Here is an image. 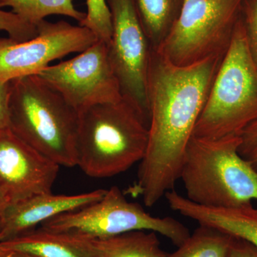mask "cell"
<instances>
[{"label":"cell","instance_id":"6da1fadb","mask_svg":"<svg viewBox=\"0 0 257 257\" xmlns=\"http://www.w3.org/2000/svg\"><path fill=\"white\" fill-rule=\"evenodd\" d=\"M224 56L179 67L152 49L147 82L148 145L138 180L128 189L147 207L155 205L179 179L186 150Z\"/></svg>","mask_w":257,"mask_h":257},{"label":"cell","instance_id":"7a4b0ae2","mask_svg":"<svg viewBox=\"0 0 257 257\" xmlns=\"http://www.w3.org/2000/svg\"><path fill=\"white\" fill-rule=\"evenodd\" d=\"M79 117L77 166L89 177L119 175L145 157L148 121L123 96L82 109Z\"/></svg>","mask_w":257,"mask_h":257},{"label":"cell","instance_id":"3957f363","mask_svg":"<svg viewBox=\"0 0 257 257\" xmlns=\"http://www.w3.org/2000/svg\"><path fill=\"white\" fill-rule=\"evenodd\" d=\"M9 128L60 166H77L79 111L37 75L10 82Z\"/></svg>","mask_w":257,"mask_h":257},{"label":"cell","instance_id":"277c9868","mask_svg":"<svg viewBox=\"0 0 257 257\" xmlns=\"http://www.w3.org/2000/svg\"><path fill=\"white\" fill-rule=\"evenodd\" d=\"M240 143L239 136L192 137L179 177L189 200L216 208L244 207L257 200V171L239 155Z\"/></svg>","mask_w":257,"mask_h":257},{"label":"cell","instance_id":"5b68a950","mask_svg":"<svg viewBox=\"0 0 257 257\" xmlns=\"http://www.w3.org/2000/svg\"><path fill=\"white\" fill-rule=\"evenodd\" d=\"M257 120V66L241 17L223 57L193 137L239 136Z\"/></svg>","mask_w":257,"mask_h":257},{"label":"cell","instance_id":"8992f818","mask_svg":"<svg viewBox=\"0 0 257 257\" xmlns=\"http://www.w3.org/2000/svg\"><path fill=\"white\" fill-rule=\"evenodd\" d=\"M244 0H183L170 31L153 48L170 63L192 65L224 55Z\"/></svg>","mask_w":257,"mask_h":257},{"label":"cell","instance_id":"52a82bcc","mask_svg":"<svg viewBox=\"0 0 257 257\" xmlns=\"http://www.w3.org/2000/svg\"><path fill=\"white\" fill-rule=\"evenodd\" d=\"M40 228L52 232L94 238L151 231L165 236L177 246L191 234L188 228L177 219L152 216L138 203L128 202L115 186L106 190L99 200L56 216L42 223Z\"/></svg>","mask_w":257,"mask_h":257},{"label":"cell","instance_id":"ba28073f","mask_svg":"<svg viewBox=\"0 0 257 257\" xmlns=\"http://www.w3.org/2000/svg\"><path fill=\"white\" fill-rule=\"evenodd\" d=\"M112 34L109 59L123 97L150 121L147 82L152 47L144 30L135 0H106Z\"/></svg>","mask_w":257,"mask_h":257},{"label":"cell","instance_id":"9c48e42d","mask_svg":"<svg viewBox=\"0 0 257 257\" xmlns=\"http://www.w3.org/2000/svg\"><path fill=\"white\" fill-rule=\"evenodd\" d=\"M37 76L78 111L122 99L107 45L99 40L74 58L49 66Z\"/></svg>","mask_w":257,"mask_h":257},{"label":"cell","instance_id":"30bf717a","mask_svg":"<svg viewBox=\"0 0 257 257\" xmlns=\"http://www.w3.org/2000/svg\"><path fill=\"white\" fill-rule=\"evenodd\" d=\"M36 27L37 36L27 41L0 38V80L37 75L53 61L80 53L98 40L89 29L65 21L45 20Z\"/></svg>","mask_w":257,"mask_h":257},{"label":"cell","instance_id":"8fae6325","mask_svg":"<svg viewBox=\"0 0 257 257\" xmlns=\"http://www.w3.org/2000/svg\"><path fill=\"white\" fill-rule=\"evenodd\" d=\"M60 167L10 128L0 130V187L9 205L52 192Z\"/></svg>","mask_w":257,"mask_h":257},{"label":"cell","instance_id":"7c38bea8","mask_svg":"<svg viewBox=\"0 0 257 257\" xmlns=\"http://www.w3.org/2000/svg\"><path fill=\"white\" fill-rule=\"evenodd\" d=\"M106 189L76 195L38 194L10 204L5 212L4 224L0 231V243L35 229L37 226L56 216L77 210L99 200Z\"/></svg>","mask_w":257,"mask_h":257},{"label":"cell","instance_id":"4fadbf2b","mask_svg":"<svg viewBox=\"0 0 257 257\" xmlns=\"http://www.w3.org/2000/svg\"><path fill=\"white\" fill-rule=\"evenodd\" d=\"M167 200L171 209L197 221L199 225L245 240L257 248V208L252 204L236 208L204 207L175 191L167 194Z\"/></svg>","mask_w":257,"mask_h":257},{"label":"cell","instance_id":"5bb4252c","mask_svg":"<svg viewBox=\"0 0 257 257\" xmlns=\"http://www.w3.org/2000/svg\"><path fill=\"white\" fill-rule=\"evenodd\" d=\"M62 234L88 257H167L169 254L161 246L155 231H133L106 238Z\"/></svg>","mask_w":257,"mask_h":257},{"label":"cell","instance_id":"9a60e30c","mask_svg":"<svg viewBox=\"0 0 257 257\" xmlns=\"http://www.w3.org/2000/svg\"><path fill=\"white\" fill-rule=\"evenodd\" d=\"M0 246L9 252L26 253L35 257H88L62 234L41 228L1 242Z\"/></svg>","mask_w":257,"mask_h":257},{"label":"cell","instance_id":"2e32d148","mask_svg":"<svg viewBox=\"0 0 257 257\" xmlns=\"http://www.w3.org/2000/svg\"><path fill=\"white\" fill-rule=\"evenodd\" d=\"M152 49L158 46L177 18L183 0H135Z\"/></svg>","mask_w":257,"mask_h":257},{"label":"cell","instance_id":"e0dca14e","mask_svg":"<svg viewBox=\"0 0 257 257\" xmlns=\"http://www.w3.org/2000/svg\"><path fill=\"white\" fill-rule=\"evenodd\" d=\"M0 5L9 7L21 20L34 26L51 15L69 17L79 25L86 17V13L76 9L73 0H0Z\"/></svg>","mask_w":257,"mask_h":257},{"label":"cell","instance_id":"ac0fdd59","mask_svg":"<svg viewBox=\"0 0 257 257\" xmlns=\"http://www.w3.org/2000/svg\"><path fill=\"white\" fill-rule=\"evenodd\" d=\"M234 236L200 225L167 257H227Z\"/></svg>","mask_w":257,"mask_h":257},{"label":"cell","instance_id":"d6986e66","mask_svg":"<svg viewBox=\"0 0 257 257\" xmlns=\"http://www.w3.org/2000/svg\"><path fill=\"white\" fill-rule=\"evenodd\" d=\"M87 11L81 26L89 29L99 41L109 45L112 34L110 10L106 0H86Z\"/></svg>","mask_w":257,"mask_h":257},{"label":"cell","instance_id":"ffe728a7","mask_svg":"<svg viewBox=\"0 0 257 257\" xmlns=\"http://www.w3.org/2000/svg\"><path fill=\"white\" fill-rule=\"evenodd\" d=\"M3 8L0 5V31L6 32L9 38L18 42L37 36L36 26L25 23L13 12L5 11Z\"/></svg>","mask_w":257,"mask_h":257},{"label":"cell","instance_id":"44dd1931","mask_svg":"<svg viewBox=\"0 0 257 257\" xmlns=\"http://www.w3.org/2000/svg\"><path fill=\"white\" fill-rule=\"evenodd\" d=\"M250 52L257 66V0H244L241 9Z\"/></svg>","mask_w":257,"mask_h":257},{"label":"cell","instance_id":"7402d4cb","mask_svg":"<svg viewBox=\"0 0 257 257\" xmlns=\"http://www.w3.org/2000/svg\"><path fill=\"white\" fill-rule=\"evenodd\" d=\"M239 155L257 171V120L240 135Z\"/></svg>","mask_w":257,"mask_h":257},{"label":"cell","instance_id":"603a6c76","mask_svg":"<svg viewBox=\"0 0 257 257\" xmlns=\"http://www.w3.org/2000/svg\"><path fill=\"white\" fill-rule=\"evenodd\" d=\"M10 82L0 80V130L9 128Z\"/></svg>","mask_w":257,"mask_h":257},{"label":"cell","instance_id":"cb8c5ba5","mask_svg":"<svg viewBox=\"0 0 257 257\" xmlns=\"http://www.w3.org/2000/svg\"><path fill=\"white\" fill-rule=\"evenodd\" d=\"M227 257H257V248L245 240L234 237Z\"/></svg>","mask_w":257,"mask_h":257},{"label":"cell","instance_id":"d4e9b609","mask_svg":"<svg viewBox=\"0 0 257 257\" xmlns=\"http://www.w3.org/2000/svg\"><path fill=\"white\" fill-rule=\"evenodd\" d=\"M9 206L8 199L3 192V189L0 187V231L3 229V224H4V219L5 212Z\"/></svg>","mask_w":257,"mask_h":257},{"label":"cell","instance_id":"484cf974","mask_svg":"<svg viewBox=\"0 0 257 257\" xmlns=\"http://www.w3.org/2000/svg\"><path fill=\"white\" fill-rule=\"evenodd\" d=\"M13 257H35V256H31V255L26 254V253L13 252Z\"/></svg>","mask_w":257,"mask_h":257},{"label":"cell","instance_id":"4316f807","mask_svg":"<svg viewBox=\"0 0 257 257\" xmlns=\"http://www.w3.org/2000/svg\"><path fill=\"white\" fill-rule=\"evenodd\" d=\"M8 253H9V251H5V250L3 249V248L0 246V257L4 256Z\"/></svg>","mask_w":257,"mask_h":257},{"label":"cell","instance_id":"83f0119b","mask_svg":"<svg viewBox=\"0 0 257 257\" xmlns=\"http://www.w3.org/2000/svg\"><path fill=\"white\" fill-rule=\"evenodd\" d=\"M3 257H13V252H9L8 253H7L5 256Z\"/></svg>","mask_w":257,"mask_h":257}]
</instances>
